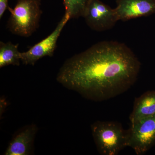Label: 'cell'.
<instances>
[{
	"label": "cell",
	"instance_id": "1",
	"mask_svg": "<svg viewBox=\"0 0 155 155\" xmlns=\"http://www.w3.org/2000/svg\"><path fill=\"white\" fill-rule=\"evenodd\" d=\"M140 69L138 58L125 44L103 41L67 59L57 80L86 98L102 101L127 91Z\"/></svg>",
	"mask_w": 155,
	"mask_h": 155
},
{
	"label": "cell",
	"instance_id": "2",
	"mask_svg": "<svg viewBox=\"0 0 155 155\" xmlns=\"http://www.w3.org/2000/svg\"><path fill=\"white\" fill-rule=\"evenodd\" d=\"M11 15L7 27L13 34L28 37L38 27L42 14L41 0H17L12 8L8 7Z\"/></svg>",
	"mask_w": 155,
	"mask_h": 155
},
{
	"label": "cell",
	"instance_id": "3",
	"mask_svg": "<svg viewBox=\"0 0 155 155\" xmlns=\"http://www.w3.org/2000/svg\"><path fill=\"white\" fill-rule=\"evenodd\" d=\"M91 131L97 148L101 154L116 155L128 147V131L123 130L119 123L97 121L91 125Z\"/></svg>",
	"mask_w": 155,
	"mask_h": 155
},
{
	"label": "cell",
	"instance_id": "4",
	"mask_svg": "<svg viewBox=\"0 0 155 155\" xmlns=\"http://www.w3.org/2000/svg\"><path fill=\"white\" fill-rule=\"evenodd\" d=\"M128 132V147L143 154L155 143V115L131 124Z\"/></svg>",
	"mask_w": 155,
	"mask_h": 155
},
{
	"label": "cell",
	"instance_id": "5",
	"mask_svg": "<svg viewBox=\"0 0 155 155\" xmlns=\"http://www.w3.org/2000/svg\"><path fill=\"white\" fill-rule=\"evenodd\" d=\"M83 17L90 28L99 32L111 29L119 21L115 8L100 0L90 1Z\"/></svg>",
	"mask_w": 155,
	"mask_h": 155
},
{
	"label": "cell",
	"instance_id": "6",
	"mask_svg": "<svg viewBox=\"0 0 155 155\" xmlns=\"http://www.w3.org/2000/svg\"><path fill=\"white\" fill-rule=\"evenodd\" d=\"M69 19L65 13L57 27L45 38L34 45L26 51L20 53L21 61L25 65L34 66L40 59L45 57H52L57 47V42L62 30Z\"/></svg>",
	"mask_w": 155,
	"mask_h": 155
},
{
	"label": "cell",
	"instance_id": "7",
	"mask_svg": "<svg viewBox=\"0 0 155 155\" xmlns=\"http://www.w3.org/2000/svg\"><path fill=\"white\" fill-rule=\"evenodd\" d=\"M119 20L126 21L155 14V0H116Z\"/></svg>",
	"mask_w": 155,
	"mask_h": 155
},
{
	"label": "cell",
	"instance_id": "8",
	"mask_svg": "<svg viewBox=\"0 0 155 155\" xmlns=\"http://www.w3.org/2000/svg\"><path fill=\"white\" fill-rule=\"evenodd\" d=\"M37 130L36 125L31 124L19 130L12 139L5 155L30 154Z\"/></svg>",
	"mask_w": 155,
	"mask_h": 155
},
{
	"label": "cell",
	"instance_id": "9",
	"mask_svg": "<svg viewBox=\"0 0 155 155\" xmlns=\"http://www.w3.org/2000/svg\"><path fill=\"white\" fill-rule=\"evenodd\" d=\"M155 115V91L147 92L136 99L130 114L131 124Z\"/></svg>",
	"mask_w": 155,
	"mask_h": 155
},
{
	"label": "cell",
	"instance_id": "10",
	"mask_svg": "<svg viewBox=\"0 0 155 155\" xmlns=\"http://www.w3.org/2000/svg\"><path fill=\"white\" fill-rule=\"evenodd\" d=\"M18 50V44L11 42H0V68L8 65L19 66L21 58Z\"/></svg>",
	"mask_w": 155,
	"mask_h": 155
},
{
	"label": "cell",
	"instance_id": "11",
	"mask_svg": "<svg viewBox=\"0 0 155 155\" xmlns=\"http://www.w3.org/2000/svg\"><path fill=\"white\" fill-rule=\"evenodd\" d=\"M65 13L69 14L70 19L83 17L90 0H63Z\"/></svg>",
	"mask_w": 155,
	"mask_h": 155
},
{
	"label": "cell",
	"instance_id": "12",
	"mask_svg": "<svg viewBox=\"0 0 155 155\" xmlns=\"http://www.w3.org/2000/svg\"><path fill=\"white\" fill-rule=\"evenodd\" d=\"M8 0H0V19H2L4 13L8 8Z\"/></svg>",
	"mask_w": 155,
	"mask_h": 155
}]
</instances>
